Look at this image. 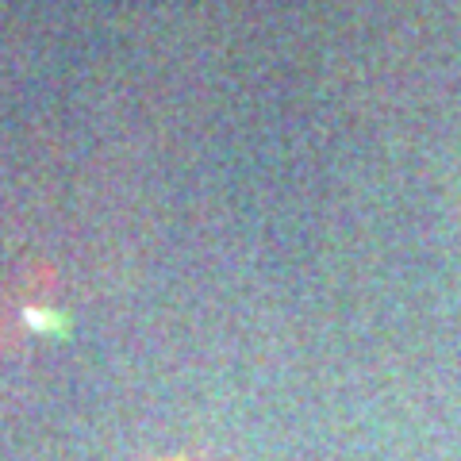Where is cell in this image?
<instances>
[{"label":"cell","instance_id":"obj_1","mask_svg":"<svg viewBox=\"0 0 461 461\" xmlns=\"http://www.w3.org/2000/svg\"><path fill=\"white\" fill-rule=\"evenodd\" d=\"M166 461H200V457H166Z\"/></svg>","mask_w":461,"mask_h":461}]
</instances>
